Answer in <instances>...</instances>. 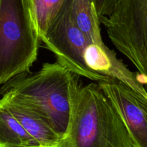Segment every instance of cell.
Segmentation results:
<instances>
[{"instance_id":"cell-11","label":"cell","mask_w":147,"mask_h":147,"mask_svg":"<svg viewBox=\"0 0 147 147\" xmlns=\"http://www.w3.org/2000/svg\"><path fill=\"white\" fill-rule=\"evenodd\" d=\"M67 0H31V7L39 37H42L59 13Z\"/></svg>"},{"instance_id":"cell-2","label":"cell","mask_w":147,"mask_h":147,"mask_svg":"<svg viewBox=\"0 0 147 147\" xmlns=\"http://www.w3.org/2000/svg\"><path fill=\"white\" fill-rule=\"evenodd\" d=\"M60 147H133L120 115L96 83L75 86L68 131Z\"/></svg>"},{"instance_id":"cell-8","label":"cell","mask_w":147,"mask_h":147,"mask_svg":"<svg viewBox=\"0 0 147 147\" xmlns=\"http://www.w3.org/2000/svg\"><path fill=\"white\" fill-rule=\"evenodd\" d=\"M0 104L7 108L41 147L60 146L63 139L42 118L6 96H2L0 99Z\"/></svg>"},{"instance_id":"cell-7","label":"cell","mask_w":147,"mask_h":147,"mask_svg":"<svg viewBox=\"0 0 147 147\" xmlns=\"http://www.w3.org/2000/svg\"><path fill=\"white\" fill-rule=\"evenodd\" d=\"M84 59L86 65L93 71L119 80L147 98V93L138 75L131 71L105 44L90 42L85 50Z\"/></svg>"},{"instance_id":"cell-9","label":"cell","mask_w":147,"mask_h":147,"mask_svg":"<svg viewBox=\"0 0 147 147\" xmlns=\"http://www.w3.org/2000/svg\"><path fill=\"white\" fill-rule=\"evenodd\" d=\"M71 15L75 24L91 42L103 45L100 21L94 0H71Z\"/></svg>"},{"instance_id":"cell-3","label":"cell","mask_w":147,"mask_h":147,"mask_svg":"<svg viewBox=\"0 0 147 147\" xmlns=\"http://www.w3.org/2000/svg\"><path fill=\"white\" fill-rule=\"evenodd\" d=\"M40 42L31 0H0V86L30 72Z\"/></svg>"},{"instance_id":"cell-12","label":"cell","mask_w":147,"mask_h":147,"mask_svg":"<svg viewBox=\"0 0 147 147\" xmlns=\"http://www.w3.org/2000/svg\"><path fill=\"white\" fill-rule=\"evenodd\" d=\"M121 0H94L98 18L109 17L113 14Z\"/></svg>"},{"instance_id":"cell-5","label":"cell","mask_w":147,"mask_h":147,"mask_svg":"<svg viewBox=\"0 0 147 147\" xmlns=\"http://www.w3.org/2000/svg\"><path fill=\"white\" fill-rule=\"evenodd\" d=\"M70 4L71 0H67L40 41L54 53L57 63L73 74L93 81H109L111 78L93 71L86 65L85 50L91 42L75 24Z\"/></svg>"},{"instance_id":"cell-6","label":"cell","mask_w":147,"mask_h":147,"mask_svg":"<svg viewBox=\"0 0 147 147\" xmlns=\"http://www.w3.org/2000/svg\"><path fill=\"white\" fill-rule=\"evenodd\" d=\"M120 115L133 147H147V98L119 80L98 83Z\"/></svg>"},{"instance_id":"cell-4","label":"cell","mask_w":147,"mask_h":147,"mask_svg":"<svg viewBox=\"0 0 147 147\" xmlns=\"http://www.w3.org/2000/svg\"><path fill=\"white\" fill-rule=\"evenodd\" d=\"M99 21L113 45L137 68L147 93V0H121L110 17Z\"/></svg>"},{"instance_id":"cell-10","label":"cell","mask_w":147,"mask_h":147,"mask_svg":"<svg viewBox=\"0 0 147 147\" xmlns=\"http://www.w3.org/2000/svg\"><path fill=\"white\" fill-rule=\"evenodd\" d=\"M0 147H41L11 113L0 104Z\"/></svg>"},{"instance_id":"cell-1","label":"cell","mask_w":147,"mask_h":147,"mask_svg":"<svg viewBox=\"0 0 147 147\" xmlns=\"http://www.w3.org/2000/svg\"><path fill=\"white\" fill-rule=\"evenodd\" d=\"M76 76L57 62L45 63L38 71L22 73L3 84L0 94L42 118L64 139L78 83Z\"/></svg>"}]
</instances>
